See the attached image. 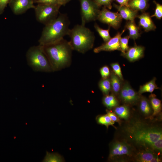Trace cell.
Segmentation results:
<instances>
[{
	"instance_id": "cell-10",
	"label": "cell",
	"mask_w": 162,
	"mask_h": 162,
	"mask_svg": "<svg viewBox=\"0 0 162 162\" xmlns=\"http://www.w3.org/2000/svg\"><path fill=\"white\" fill-rule=\"evenodd\" d=\"M122 19L118 12L111 11L105 7H103L100 10L97 18V20L101 22L106 24L116 29L120 27Z\"/></svg>"
},
{
	"instance_id": "cell-35",
	"label": "cell",
	"mask_w": 162,
	"mask_h": 162,
	"mask_svg": "<svg viewBox=\"0 0 162 162\" xmlns=\"http://www.w3.org/2000/svg\"><path fill=\"white\" fill-rule=\"evenodd\" d=\"M33 1L34 3H37V4L41 3L45 4H60L58 0H33Z\"/></svg>"
},
{
	"instance_id": "cell-38",
	"label": "cell",
	"mask_w": 162,
	"mask_h": 162,
	"mask_svg": "<svg viewBox=\"0 0 162 162\" xmlns=\"http://www.w3.org/2000/svg\"><path fill=\"white\" fill-rule=\"evenodd\" d=\"M59 4L62 5L64 6L68 2L72 0H58Z\"/></svg>"
},
{
	"instance_id": "cell-21",
	"label": "cell",
	"mask_w": 162,
	"mask_h": 162,
	"mask_svg": "<svg viewBox=\"0 0 162 162\" xmlns=\"http://www.w3.org/2000/svg\"><path fill=\"white\" fill-rule=\"evenodd\" d=\"M149 0H130L128 7L133 10L144 12L149 7Z\"/></svg>"
},
{
	"instance_id": "cell-36",
	"label": "cell",
	"mask_w": 162,
	"mask_h": 162,
	"mask_svg": "<svg viewBox=\"0 0 162 162\" xmlns=\"http://www.w3.org/2000/svg\"><path fill=\"white\" fill-rule=\"evenodd\" d=\"M10 0H0V15L3 13L4 9Z\"/></svg>"
},
{
	"instance_id": "cell-1",
	"label": "cell",
	"mask_w": 162,
	"mask_h": 162,
	"mask_svg": "<svg viewBox=\"0 0 162 162\" xmlns=\"http://www.w3.org/2000/svg\"><path fill=\"white\" fill-rule=\"evenodd\" d=\"M113 138L124 141L136 150H151L162 156V120L145 118L133 109L130 118L116 127Z\"/></svg>"
},
{
	"instance_id": "cell-7",
	"label": "cell",
	"mask_w": 162,
	"mask_h": 162,
	"mask_svg": "<svg viewBox=\"0 0 162 162\" xmlns=\"http://www.w3.org/2000/svg\"><path fill=\"white\" fill-rule=\"evenodd\" d=\"M61 6L58 4H38L34 8L37 20L45 26L50 23L57 17Z\"/></svg>"
},
{
	"instance_id": "cell-15",
	"label": "cell",
	"mask_w": 162,
	"mask_h": 162,
	"mask_svg": "<svg viewBox=\"0 0 162 162\" xmlns=\"http://www.w3.org/2000/svg\"><path fill=\"white\" fill-rule=\"evenodd\" d=\"M145 49L144 46L135 44L134 46L129 47L125 52L121 53V55L130 62H134L144 57Z\"/></svg>"
},
{
	"instance_id": "cell-12",
	"label": "cell",
	"mask_w": 162,
	"mask_h": 162,
	"mask_svg": "<svg viewBox=\"0 0 162 162\" xmlns=\"http://www.w3.org/2000/svg\"><path fill=\"white\" fill-rule=\"evenodd\" d=\"M125 30L124 28L121 32H118L115 36L112 38H111L108 41L95 48L93 50L94 52L98 53L103 51H121L120 40L122 35Z\"/></svg>"
},
{
	"instance_id": "cell-25",
	"label": "cell",
	"mask_w": 162,
	"mask_h": 162,
	"mask_svg": "<svg viewBox=\"0 0 162 162\" xmlns=\"http://www.w3.org/2000/svg\"><path fill=\"white\" fill-rule=\"evenodd\" d=\"M98 86L104 95L109 94L111 90L110 77L106 79L102 78L99 82Z\"/></svg>"
},
{
	"instance_id": "cell-29",
	"label": "cell",
	"mask_w": 162,
	"mask_h": 162,
	"mask_svg": "<svg viewBox=\"0 0 162 162\" xmlns=\"http://www.w3.org/2000/svg\"><path fill=\"white\" fill-rule=\"evenodd\" d=\"M130 37L127 35L123 38H121L120 40V45L121 53H124L126 52L129 49L128 41Z\"/></svg>"
},
{
	"instance_id": "cell-14",
	"label": "cell",
	"mask_w": 162,
	"mask_h": 162,
	"mask_svg": "<svg viewBox=\"0 0 162 162\" xmlns=\"http://www.w3.org/2000/svg\"><path fill=\"white\" fill-rule=\"evenodd\" d=\"M136 106V110L141 116L145 118L152 119L153 110L148 98L141 95Z\"/></svg>"
},
{
	"instance_id": "cell-9",
	"label": "cell",
	"mask_w": 162,
	"mask_h": 162,
	"mask_svg": "<svg viewBox=\"0 0 162 162\" xmlns=\"http://www.w3.org/2000/svg\"><path fill=\"white\" fill-rule=\"evenodd\" d=\"M80 5L81 24L97 20L100 8L93 0H79Z\"/></svg>"
},
{
	"instance_id": "cell-2",
	"label": "cell",
	"mask_w": 162,
	"mask_h": 162,
	"mask_svg": "<svg viewBox=\"0 0 162 162\" xmlns=\"http://www.w3.org/2000/svg\"><path fill=\"white\" fill-rule=\"evenodd\" d=\"M43 47L53 71L59 70L71 64L73 50L69 41L64 38Z\"/></svg>"
},
{
	"instance_id": "cell-16",
	"label": "cell",
	"mask_w": 162,
	"mask_h": 162,
	"mask_svg": "<svg viewBox=\"0 0 162 162\" xmlns=\"http://www.w3.org/2000/svg\"><path fill=\"white\" fill-rule=\"evenodd\" d=\"M148 99L153 110L152 119L162 120V106L161 100L156 97V95L155 94L152 93H151L149 96Z\"/></svg>"
},
{
	"instance_id": "cell-20",
	"label": "cell",
	"mask_w": 162,
	"mask_h": 162,
	"mask_svg": "<svg viewBox=\"0 0 162 162\" xmlns=\"http://www.w3.org/2000/svg\"><path fill=\"white\" fill-rule=\"evenodd\" d=\"M110 78L111 82V93L117 98L123 81L122 80L112 71L111 72Z\"/></svg>"
},
{
	"instance_id": "cell-37",
	"label": "cell",
	"mask_w": 162,
	"mask_h": 162,
	"mask_svg": "<svg viewBox=\"0 0 162 162\" xmlns=\"http://www.w3.org/2000/svg\"><path fill=\"white\" fill-rule=\"evenodd\" d=\"M119 4L122 6L128 7V3L130 0H115Z\"/></svg>"
},
{
	"instance_id": "cell-5",
	"label": "cell",
	"mask_w": 162,
	"mask_h": 162,
	"mask_svg": "<svg viewBox=\"0 0 162 162\" xmlns=\"http://www.w3.org/2000/svg\"><path fill=\"white\" fill-rule=\"evenodd\" d=\"M109 161L131 162L136 149L133 146L122 140L113 138L109 144Z\"/></svg>"
},
{
	"instance_id": "cell-17",
	"label": "cell",
	"mask_w": 162,
	"mask_h": 162,
	"mask_svg": "<svg viewBox=\"0 0 162 162\" xmlns=\"http://www.w3.org/2000/svg\"><path fill=\"white\" fill-rule=\"evenodd\" d=\"M139 19V26L142 28L146 32L155 30L156 27L148 13L143 12L137 17Z\"/></svg>"
},
{
	"instance_id": "cell-18",
	"label": "cell",
	"mask_w": 162,
	"mask_h": 162,
	"mask_svg": "<svg viewBox=\"0 0 162 162\" xmlns=\"http://www.w3.org/2000/svg\"><path fill=\"white\" fill-rule=\"evenodd\" d=\"M134 108L126 104L119 105L112 110L122 120L126 121L130 117Z\"/></svg>"
},
{
	"instance_id": "cell-3",
	"label": "cell",
	"mask_w": 162,
	"mask_h": 162,
	"mask_svg": "<svg viewBox=\"0 0 162 162\" xmlns=\"http://www.w3.org/2000/svg\"><path fill=\"white\" fill-rule=\"evenodd\" d=\"M70 22L66 14L59 13L57 17L45 26L38 40L39 45L45 46L58 42L68 35Z\"/></svg>"
},
{
	"instance_id": "cell-26",
	"label": "cell",
	"mask_w": 162,
	"mask_h": 162,
	"mask_svg": "<svg viewBox=\"0 0 162 162\" xmlns=\"http://www.w3.org/2000/svg\"><path fill=\"white\" fill-rule=\"evenodd\" d=\"M97 123L100 124L105 126L108 128L109 126H113L115 129L116 127L114 125L115 122L113 121L107 114L98 116L96 118Z\"/></svg>"
},
{
	"instance_id": "cell-33",
	"label": "cell",
	"mask_w": 162,
	"mask_h": 162,
	"mask_svg": "<svg viewBox=\"0 0 162 162\" xmlns=\"http://www.w3.org/2000/svg\"><path fill=\"white\" fill-rule=\"evenodd\" d=\"M100 72L102 79H106L109 77L111 72L108 66L105 65L100 69Z\"/></svg>"
},
{
	"instance_id": "cell-19",
	"label": "cell",
	"mask_w": 162,
	"mask_h": 162,
	"mask_svg": "<svg viewBox=\"0 0 162 162\" xmlns=\"http://www.w3.org/2000/svg\"><path fill=\"white\" fill-rule=\"evenodd\" d=\"M114 6L119 12L121 16L127 21H134L138 15V11L131 9L128 7L122 6L114 4Z\"/></svg>"
},
{
	"instance_id": "cell-23",
	"label": "cell",
	"mask_w": 162,
	"mask_h": 162,
	"mask_svg": "<svg viewBox=\"0 0 162 162\" xmlns=\"http://www.w3.org/2000/svg\"><path fill=\"white\" fill-rule=\"evenodd\" d=\"M102 103L109 110H112L120 104L118 98L112 93L104 95L102 99Z\"/></svg>"
},
{
	"instance_id": "cell-6",
	"label": "cell",
	"mask_w": 162,
	"mask_h": 162,
	"mask_svg": "<svg viewBox=\"0 0 162 162\" xmlns=\"http://www.w3.org/2000/svg\"><path fill=\"white\" fill-rule=\"evenodd\" d=\"M26 57L28 65L34 71L53 72L42 46L39 45L30 47L26 52Z\"/></svg>"
},
{
	"instance_id": "cell-8",
	"label": "cell",
	"mask_w": 162,
	"mask_h": 162,
	"mask_svg": "<svg viewBox=\"0 0 162 162\" xmlns=\"http://www.w3.org/2000/svg\"><path fill=\"white\" fill-rule=\"evenodd\" d=\"M141 95L132 87L128 82L124 81L117 98L120 103L133 107L136 106Z\"/></svg>"
},
{
	"instance_id": "cell-28",
	"label": "cell",
	"mask_w": 162,
	"mask_h": 162,
	"mask_svg": "<svg viewBox=\"0 0 162 162\" xmlns=\"http://www.w3.org/2000/svg\"><path fill=\"white\" fill-rule=\"evenodd\" d=\"M62 157L59 154L55 153H50L46 152V155L43 162H56L63 161Z\"/></svg>"
},
{
	"instance_id": "cell-11",
	"label": "cell",
	"mask_w": 162,
	"mask_h": 162,
	"mask_svg": "<svg viewBox=\"0 0 162 162\" xmlns=\"http://www.w3.org/2000/svg\"><path fill=\"white\" fill-rule=\"evenodd\" d=\"M162 157L148 149L136 150L131 162H161Z\"/></svg>"
},
{
	"instance_id": "cell-31",
	"label": "cell",
	"mask_w": 162,
	"mask_h": 162,
	"mask_svg": "<svg viewBox=\"0 0 162 162\" xmlns=\"http://www.w3.org/2000/svg\"><path fill=\"white\" fill-rule=\"evenodd\" d=\"M114 0H93L97 5L100 8L102 6L110 10L112 8V4Z\"/></svg>"
},
{
	"instance_id": "cell-13",
	"label": "cell",
	"mask_w": 162,
	"mask_h": 162,
	"mask_svg": "<svg viewBox=\"0 0 162 162\" xmlns=\"http://www.w3.org/2000/svg\"><path fill=\"white\" fill-rule=\"evenodd\" d=\"M33 0H10L9 5L13 13L16 15L22 14L31 8L34 9Z\"/></svg>"
},
{
	"instance_id": "cell-30",
	"label": "cell",
	"mask_w": 162,
	"mask_h": 162,
	"mask_svg": "<svg viewBox=\"0 0 162 162\" xmlns=\"http://www.w3.org/2000/svg\"><path fill=\"white\" fill-rule=\"evenodd\" d=\"M112 71L122 81H124L121 67L118 62L112 63L110 64Z\"/></svg>"
},
{
	"instance_id": "cell-27",
	"label": "cell",
	"mask_w": 162,
	"mask_h": 162,
	"mask_svg": "<svg viewBox=\"0 0 162 162\" xmlns=\"http://www.w3.org/2000/svg\"><path fill=\"white\" fill-rule=\"evenodd\" d=\"M94 28L104 42L107 41L111 38L109 33L110 27L109 26L107 29H104L100 28L97 23H95L94 25Z\"/></svg>"
},
{
	"instance_id": "cell-4",
	"label": "cell",
	"mask_w": 162,
	"mask_h": 162,
	"mask_svg": "<svg viewBox=\"0 0 162 162\" xmlns=\"http://www.w3.org/2000/svg\"><path fill=\"white\" fill-rule=\"evenodd\" d=\"M68 35L70 38L69 42L73 50L84 54L93 48L95 40L94 34L85 26L75 25L70 29Z\"/></svg>"
},
{
	"instance_id": "cell-24",
	"label": "cell",
	"mask_w": 162,
	"mask_h": 162,
	"mask_svg": "<svg viewBox=\"0 0 162 162\" xmlns=\"http://www.w3.org/2000/svg\"><path fill=\"white\" fill-rule=\"evenodd\" d=\"M156 78L154 77L152 80L140 87L138 93L140 94L145 92L152 93L154 91L159 89L156 83Z\"/></svg>"
},
{
	"instance_id": "cell-34",
	"label": "cell",
	"mask_w": 162,
	"mask_h": 162,
	"mask_svg": "<svg viewBox=\"0 0 162 162\" xmlns=\"http://www.w3.org/2000/svg\"><path fill=\"white\" fill-rule=\"evenodd\" d=\"M106 114H108L113 121L115 122H117L118 123V124H120L122 122V120L120 119L112 110H109L107 109L106 110Z\"/></svg>"
},
{
	"instance_id": "cell-22",
	"label": "cell",
	"mask_w": 162,
	"mask_h": 162,
	"mask_svg": "<svg viewBox=\"0 0 162 162\" xmlns=\"http://www.w3.org/2000/svg\"><path fill=\"white\" fill-rule=\"evenodd\" d=\"M124 28L129 31L130 38L134 40L138 39L140 36L139 26H137L135 21H128L126 23Z\"/></svg>"
},
{
	"instance_id": "cell-32",
	"label": "cell",
	"mask_w": 162,
	"mask_h": 162,
	"mask_svg": "<svg viewBox=\"0 0 162 162\" xmlns=\"http://www.w3.org/2000/svg\"><path fill=\"white\" fill-rule=\"evenodd\" d=\"M153 2L155 4L156 8L154 14L151 17H155L157 19L160 20L162 17V5L155 1H154Z\"/></svg>"
}]
</instances>
